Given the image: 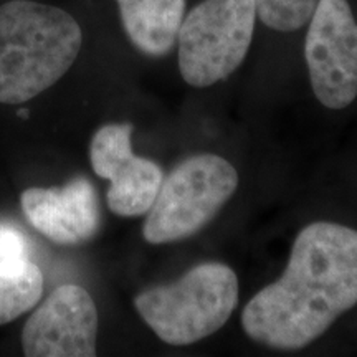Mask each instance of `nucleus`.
Returning a JSON list of instances; mask_svg holds the SVG:
<instances>
[{"mask_svg": "<svg viewBox=\"0 0 357 357\" xmlns=\"http://www.w3.org/2000/svg\"><path fill=\"white\" fill-rule=\"evenodd\" d=\"M255 0H204L177 33L178 70L195 88L229 78L243 63L255 32Z\"/></svg>", "mask_w": 357, "mask_h": 357, "instance_id": "4", "label": "nucleus"}, {"mask_svg": "<svg viewBox=\"0 0 357 357\" xmlns=\"http://www.w3.org/2000/svg\"><path fill=\"white\" fill-rule=\"evenodd\" d=\"M238 303V278L229 265L200 263L169 284L146 289L134 306L160 341L189 346L217 333Z\"/></svg>", "mask_w": 357, "mask_h": 357, "instance_id": "3", "label": "nucleus"}, {"mask_svg": "<svg viewBox=\"0 0 357 357\" xmlns=\"http://www.w3.org/2000/svg\"><path fill=\"white\" fill-rule=\"evenodd\" d=\"M305 58L321 105L347 108L357 96V22L347 0H318L310 19Z\"/></svg>", "mask_w": 357, "mask_h": 357, "instance_id": "6", "label": "nucleus"}, {"mask_svg": "<svg viewBox=\"0 0 357 357\" xmlns=\"http://www.w3.org/2000/svg\"><path fill=\"white\" fill-rule=\"evenodd\" d=\"M78 22L32 0L0 6V102L20 105L53 86L82 50Z\"/></svg>", "mask_w": 357, "mask_h": 357, "instance_id": "2", "label": "nucleus"}, {"mask_svg": "<svg viewBox=\"0 0 357 357\" xmlns=\"http://www.w3.org/2000/svg\"><path fill=\"white\" fill-rule=\"evenodd\" d=\"M236 185L238 174L220 155L199 154L185 159L162 178L142 227L146 242L162 245L195 235L217 215Z\"/></svg>", "mask_w": 357, "mask_h": 357, "instance_id": "5", "label": "nucleus"}, {"mask_svg": "<svg viewBox=\"0 0 357 357\" xmlns=\"http://www.w3.org/2000/svg\"><path fill=\"white\" fill-rule=\"evenodd\" d=\"M20 204L30 225L58 245L83 243L100 229L96 190L84 177L63 187L26 189Z\"/></svg>", "mask_w": 357, "mask_h": 357, "instance_id": "9", "label": "nucleus"}, {"mask_svg": "<svg viewBox=\"0 0 357 357\" xmlns=\"http://www.w3.org/2000/svg\"><path fill=\"white\" fill-rule=\"evenodd\" d=\"M131 134V124H108L98 129L89 147L93 171L111 182L109 211L119 217L149 212L164 178L158 164L132 153Z\"/></svg>", "mask_w": 357, "mask_h": 357, "instance_id": "8", "label": "nucleus"}, {"mask_svg": "<svg viewBox=\"0 0 357 357\" xmlns=\"http://www.w3.org/2000/svg\"><path fill=\"white\" fill-rule=\"evenodd\" d=\"M357 305V230L314 222L294 240L283 275L245 306L248 337L273 349L298 351Z\"/></svg>", "mask_w": 357, "mask_h": 357, "instance_id": "1", "label": "nucleus"}, {"mask_svg": "<svg viewBox=\"0 0 357 357\" xmlns=\"http://www.w3.org/2000/svg\"><path fill=\"white\" fill-rule=\"evenodd\" d=\"M43 275L33 261H0V324L17 319L37 305Z\"/></svg>", "mask_w": 357, "mask_h": 357, "instance_id": "11", "label": "nucleus"}, {"mask_svg": "<svg viewBox=\"0 0 357 357\" xmlns=\"http://www.w3.org/2000/svg\"><path fill=\"white\" fill-rule=\"evenodd\" d=\"M318 0H255L257 17L276 32H294L310 22Z\"/></svg>", "mask_w": 357, "mask_h": 357, "instance_id": "12", "label": "nucleus"}, {"mask_svg": "<svg viewBox=\"0 0 357 357\" xmlns=\"http://www.w3.org/2000/svg\"><path fill=\"white\" fill-rule=\"evenodd\" d=\"M124 32L137 50L164 56L177 42L185 0H116Z\"/></svg>", "mask_w": 357, "mask_h": 357, "instance_id": "10", "label": "nucleus"}, {"mask_svg": "<svg viewBox=\"0 0 357 357\" xmlns=\"http://www.w3.org/2000/svg\"><path fill=\"white\" fill-rule=\"evenodd\" d=\"M30 245L24 231L12 223L0 222V261L29 260Z\"/></svg>", "mask_w": 357, "mask_h": 357, "instance_id": "13", "label": "nucleus"}, {"mask_svg": "<svg viewBox=\"0 0 357 357\" xmlns=\"http://www.w3.org/2000/svg\"><path fill=\"white\" fill-rule=\"evenodd\" d=\"M96 334L93 298L78 284H61L26 321L22 347L29 357H91Z\"/></svg>", "mask_w": 357, "mask_h": 357, "instance_id": "7", "label": "nucleus"}]
</instances>
